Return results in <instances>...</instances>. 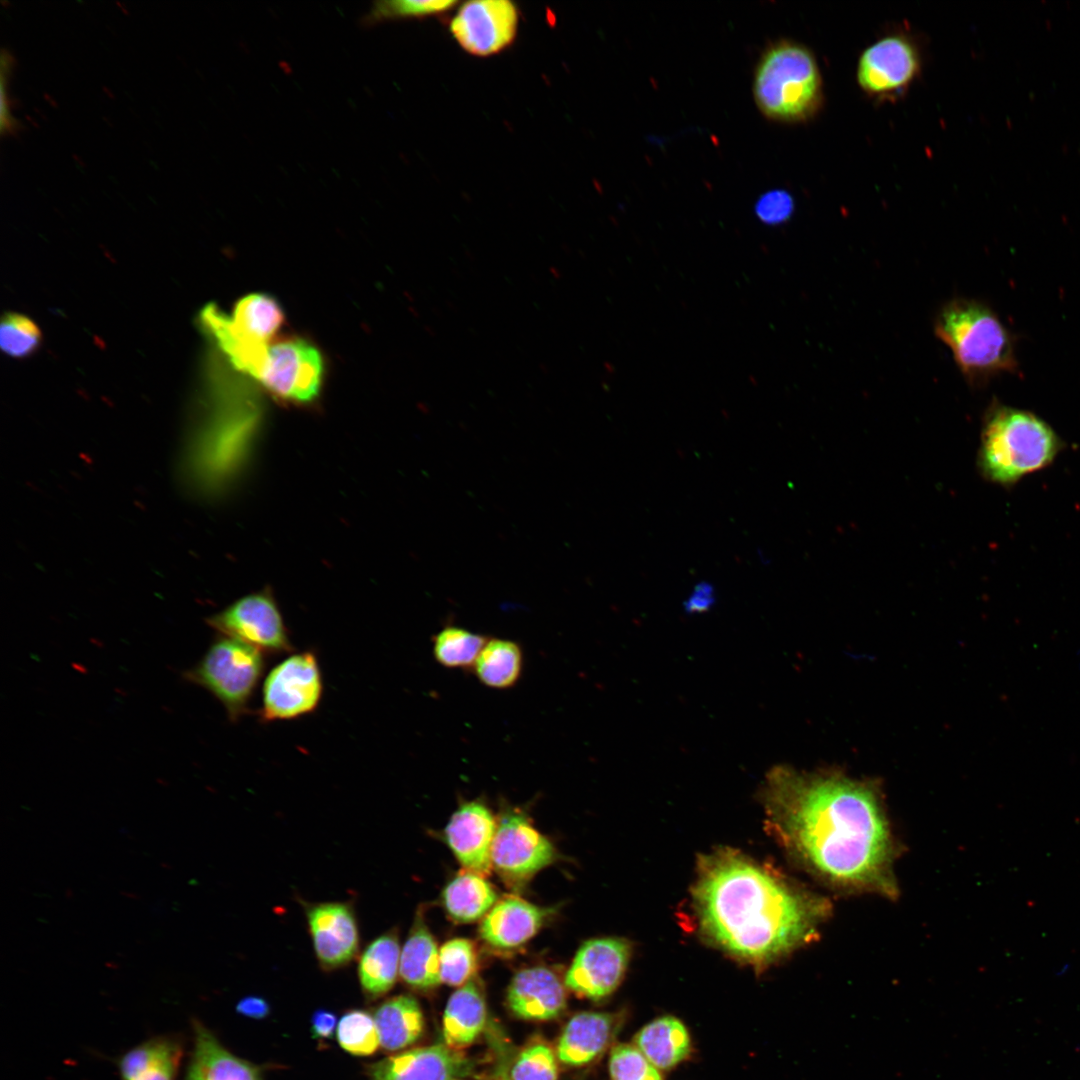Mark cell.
Wrapping results in <instances>:
<instances>
[{"instance_id":"obj_23","label":"cell","mask_w":1080,"mask_h":1080,"mask_svg":"<svg viewBox=\"0 0 1080 1080\" xmlns=\"http://www.w3.org/2000/svg\"><path fill=\"white\" fill-rule=\"evenodd\" d=\"M440 949L421 917H417L400 954L399 974L412 988L427 990L440 980Z\"/></svg>"},{"instance_id":"obj_24","label":"cell","mask_w":1080,"mask_h":1080,"mask_svg":"<svg viewBox=\"0 0 1080 1080\" xmlns=\"http://www.w3.org/2000/svg\"><path fill=\"white\" fill-rule=\"evenodd\" d=\"M635 1046L660 1070H668L687 1058L691 1049L689 1033L673 1016H663L644 1026L634 1039Z\"/></svg>"},{"instance_id":"obj_20","label":"cell","mask_w":1080,"mask_h":1080,"mask_svg":"<svg viewBox=\"0 0 1080 1080\" xmlns=\"http://www.w3.org/2000/svg\"><path fill=\"white\" fill-rule=\"evenodd\" d=\"M184 1056L180 1035L152 1037L126 1051L118 1060L121 1080H176Z\"/></svg>"},{"instance_id":"obj_34","label":"cell","mask_w":1080,"mask_h":1080,"mask_svg":"<svg viewBox=\"0 0 1080 1080\" xmlns=\"http://www.w3.org/2000/svg\"><path fill=\"white\" fill-rule=\"evenodd\" d=\"M613 1080H662L658 1069L634 1045L618 1044L610 1053Z\"/></svg>"},{"instance_id":"obj_28","label":"cell","mask_w":1080,"mask_h":1080,"mask_svg":"<svg viewBox=\"0 0 1080 1080\" xmlns=\"http://www.w3.org/2000/svg\"><path fill=\"white\" fill-rule=\"evenodd\" d=\"M497 900L492 885L481 874L472 871L456 876L443 892L448 914L461 923L473 922L485 916Z\"/></svg>"},{"instance_id":"obj_15","label":"cell","mask_w":1080,"mask_h":1080,"mask_svg":"<svg viewBox=\"0 0 1080 1080\" xmlns=\"http://www.w3.org/2000/svg\"><path fill=\"white\" fill-rule=\"evenodd\" d=\"M472 1062L442 1044L387 1057L369 1069L370 1080H457L472 1072Z\"/></svg>"},{"instance_id":"obj_3","label":"cell","mask_w":1080,"mask_h":1080,"mask_svg":"<svg viewBox=\"0 0 1080 1080\" xmlns=\"http://www.w3.org/2000/svg\"><path fill=\"white\" fill-rule=\"evenodd\" d=\"M1063 448L1041 417L995 402L985 415L978 464L987 480L1009 487L1050 466Z\"/></svg>"},{"instance_id":"obj_37","label":"cell","mask_w":1080,"mask_h":1080,"mask_svg":"<svg viewBox=\"0 0 1080 1080\" xmlns=\"http://www.w3.org/2000/svg\"><path fill=\"white\" fill-rule=\"evenodd\" d=\"M795 203L792 195L784 189H773L763 193L755 203V214L767 225H779L793 215Z\"/></svg>"},{"instance_id":"obj_12","label":"cell","mask_w":1080,"mask_h":1080,"mask_svg":"<svg viewBox=\"0 0 1080 1080\" xmlns=\"http://www.w3.org/2000/svg\"><path fill=\"white\" fill-rule=\"evenodd\" d=\"M518 9L508 0L464 3L450 22L458 44L475 56H490L508 47L517 34Z\"/></svg>"},{"instance_id":"obj_22","label":"cell","mask_w":1080,"mask_h":1080,"mask_svg":"<svg viewBox=\"0 0 1080 1080\" xmlns=\"http://www.w3.org/2000/svg\"><path fill=\"white\" fill-rule=\"evenodd\" d=\"M486 1004L479 986L471 979L449 998L443 1015L445 1043L455 1049L471 1044L486 1023Z\"/></svg>"},{"instance_id":"obj_1","label":"cell","mask_w":1080,"mask_h":1080,"mask_svg":"<svg viewBox=\"0 0 1080 1080\" xmlns=\"http://www.w3.org/2000/svg\"><path fill=\"white\" fill-rule=\"evenodd\" d=\"M764 802L776 838L816 878L846 892L897 895V847L877 784L779 766L766 777Z\"/></svg>"},{"instance_id":"obj_5","label":"cell","mask_w":1080,"mask_h":1080,"mask_svg":"<svg viewBox=\"0 0 1080 1080\" xmlns=\"http://www.w3.org/2000/svg\"><path fill=\"white\" fill-rule=\"evenodd\" d=\"M936 336L952 351L969 384L979 386L1017 368L1013 335L986 304L955 298L939 311Z\"/></svg>"},{"instance_id":"obj_4","label":"cell","mask_w":1080,"mask_h":1080,"mask_svg":"<svg viewBox=\"0 0 1080 1080\" xmlns=\"http://www.w3.org/2000/svg\"><path fill=\"white\" fill-rule=\"evenodd\" d=\"M753 98L768 120L798 124L823 106L821 72L813 52L794 40L771 43L761 54L753 77Z\"/></svg>"},{"instance_id":"obj_25","label":"cell","mask_w":1080,"mask_h":1080,"mask_svg":"<svg viewBox=\"0 0 1080 1080\" xmlns=\"http://www.w3.org/2000/svg\"><path fill=\"white\" fill-rule=\"evenodd\" d=\"M374 1020L380 1045L388 1051L410 1046L423 1032V1013L418 1001L410 995H398L382 1003Z\"/></svg>"},{"instance_id":"obj_33","label":"cell","mask_w":1080,"mask_h":1080,"mask_svg":"<svg viewBox=\"0 0 1080 1080\" xmlns=\"http://www.w3.org/2000/svg\"><path fill=\"white\" fill-rule=\"evenodd\" d=\"M440 980L450 986L467 983L477 967L474 944L464 938L447 941L440 948Z\"/></svg>"},{"instance_id":"obj_9","label":"cell","mask_w":1080,"mask_h":1080,"mask_svg":"<svg viewBox=\"0 0 1080 1080\" xmlns=\"http://www.w3.org/2000/svg\"><path fill=\"white\" fill-rule=\"evenodd\" d=\"M921 71L917 44L904 33H889L860 55L856 78L861 90L878 101L904 95Z\"/></svg>"},{"instance_id":"obj_21","label":"cell","mask_w":1080,"mask_h":1080,"mask_svg":"<svg viewBox=\"0 0 1080 1080\" xmlns=\"http://www.w3.org/2000/svg\"><path fill=\"white\" fill-rule=\"evenodd\" d=\"M612 1015L582 1012L574 1015L560 1037L557 1054L569 1065L579 1066L595 1059L608 1045L615 1031Z\"/></svg>"},{"instance_id":"obj_16","label":"cell","mask_w":1080,"mask_h":1080,"mask_svg":"<svg viewBox=\"0 0 1080 1080\" xmlns=\"http://www.w3.org/2000/svg\"><path fill=\"white\" fill-rule=\"evenodd\" d=\"M497 824L491 811L478 801L461 805L445 829L458 861L468 870L486 874L492 867L491 851Z\"/></svg>"},{"instance_id":"obj_39","label":"cell","mask_w":1080,"mask_h":1080,"mask_svg":"<svg viewBox=\"0 0 1080 1080\" xmlns=\"http://www.w3.org/2000/svg\"><path fill=\"white\" fill-rule=\"evenodd\" d=\"M236 1011L245 1017L264 1019L270 1013V1005L260 996H246L237 1003Z\"/></svg>"},{"instance_id":"obj_35","label":"cell","mask_w":1080,"mask_h":1080,"mask_svg":"<svg viewBox=\"0 0 1080 1080\" xmlns=\"http://www.w3.org/2000/svg\"><path fill=\"white\" fill-rule=\"evenodd\" d=\"M456 5L455 1H379L375 2L365 16L366 24H376L385 20L416 18L436 15Z\"/></svg>"},{"instance_id":"obj_8","label":"cell","mask_w":1080,"mask_h":1080,"mask_svg":"<svg viewBox=\"0 0 1080 1080\" xmlns=\"http://www.w3.org/2000/svg\"><path fill=\"white\" fill-rule=\"evenodd\" d=\"M319 350L302 338L269 343L256 382L280 400L306 404L315 400L323 378Z\"/></svg>"},{"instance_id":"obj_7","label":"cell","mask_w":1080,"mask_h":1080,"mask_svg":"<svg viewBox=\"0 0 1080 1080\" xmlns=\"http://www.w3.org/2000/svg\"><path fill=\"white\" fill-rule=\"evenodd\" d=\"M323 678L316 654L303 651L284 658L267 674L259 717L263 722L293 720L317 709Z\"/></svg>"},{"instance_id":"obj_26","label":"cell","mask_w":1080,"mask_h":1080,"mask_svg":"<svg viewBox=\"0 0 1080 1080\" xmlns=\"http://www.w3.org/2000/svg\"><path fill=\"white\" fill-rule=\"evenodd\" d=\"M400 954L398 935L394 930L378 936L365 947L358 964V976L365 994L379 997L394 986Z\"/></svg>"},{"instance_id":"obj_18","label":"cell","mask_w":1080,"mask_h":1080,"mask_svg":"<svg viewBox=\"0 0 1080 1080\" xmlns=\"http://www.w3.org/2000/svg\"><path fill=\"white\" fill-rule=\"evenodd\" d=\"M550 913L551 909L521 898L505 897L485 915L480 926L481 938L499 949L519 947L538 932Z\"/></svg>"},{"instance_id":"obj_29","label":"cell","mask_w":1080,"mask_h":1080,"mask_svg":"<svg viewBox=\"0 0 1080 1080\" xmlns=\"http://www.w3.org/2000/svg\"><path fill=\"white\" fill-rule=\"evenodd\" d=\"M523 665L520 646L507 639L487 640L482 648L473 670L484 685L495 689H506L519 680Z\"/></svg>"},{"instance_id":"obj_6","label":"cell","mask_w":1080,"mask_h":1080,"mask_svg":"<svg viewBox=\"0 0 1080 1080\" xmlns=\"http://www.w3.org/2000/svg\"><path fill=\"white\" fill-rule=\"evenodd\" d=\"M265 655L251 645L220 635L185 678L209 691L223 705L230 721L237 722L249 712L265 670Z\"/></svg>"},{"instance_id":"obj_11","label":"cell","mask_w":1080,"mask_h":1080,"mask_svg":"<svg viewBox=\"0 0 1080 1080\" xmlns=\"http://www.w3.org/2000/svg\"><path fill=\"white\" fill-rule=\"evenodd\" d=\"M556 858L552 843L520 813H506L497 824L491 861L507 881L521 884Z\"/></svg>"},{"instance_id":"obj_17","label":"cell","mask_w":1080,"mask_h":1080,"mask_svg":"<svg viewBox=\"0 0 1080 1080\" xmlns=\"http://www.w3.org/2000/svg\"><path fill=\"white\" fill-rule=\"evenodd\" d=\"M511 1011L526 1020H549L566 1007V993L557 975L546 967L519 971L507 992Z\"/></svg>"},{"instance_id":"obj_38","label":"cell","mask_w":1080,"mask_h":1080,"mask_svg":"<svg viewBox=\"0 0 1080 1080\" xmlns=\"http://www.w3.org/2000/svg\"><path fill=\"white\" fill-rule=\"evenodd\" d=\"M336 1015L324 1009L315 1011L311 1018V1031L315 1039H330L336 1029Z\"/></svg>"},{"instance_id":"obj_10","label":"cell","mask_w":1080,"mask_h":1080,"mask_svg":"<svg viewBox=\"0 0 1080 1080\" xmlns=\"http://www.w3.org/2000/svg\"><path fill=\"white\" fill-rule=\"evenodd\" d=\"M207 623L221 636L251 645L265 654L294 651L281 611L268 590L241 597L209 617Z\"/></svg>"},{"instance_id":"obj_27","label":"cell","mask_w":1080,"mask_h":1080,"mask_svg":"<svg viewBox=\"0 0 1080 1080\" xmlns=\"http://www.w3.org/2000/svg\"><path fill=\"white\" fill-rule=\"evenodd\" d=\"M229 319L232 328L243 338L270 343L284 323V313L273 297L253 293L235 304Z\"/></svg>"},{"instance_id":"obj_19","label":"cell","mask_w":1080,"mask_h":1080,"mask_svg":"<svg viewBox=\"0 0 1080 1080\" xmlns=\"http://www.w3.org/2000/svg\"><path fill=\"white\" fill-rule=\"evenodd\" d=\"M193 1048L183 1080H263L261 1070L226 1049L199 1020L193 1019Z\"/></svg>"},{"instance_id":"obj_2","label":"cell","mask_w":1080,"mask_h":1080,"mask_svg":"<svg viewBox=\"0 0 1080 1080\" xmlns=\"http://www.w3.org/2000/svg\"><path fill=\"white\" fill-rule=\"evenodd\" d=\"M693 901L702 934L755 968L808 943L830 911L824 898L731 848L700 858Z\"/></svg>"},{"instance_id":"obj_30","label":"cell","mask_w":1080,"mask_h":1080,"mask_svg":"<svg viewBox=\"0 0 1080 1080\" xmlns=\"http://www.w3.org/2000/svg\"><path fill=\"white\" fill-rule=\"evenodd\" d=\"M487 638L457 626H447L433 637V655L448 668L473 667Z\"/></svg>"},{"instance_id":"obj_31","label":"cell","mask_w":1080,"mask_h":1080,"mask_svg":"<svg viewBox=\"0 0 1080 1080\" xmlns=\"http://www.w3.org/2000/svg\"><path fill=\"white\" fill-rule=\"evenodd\" d=\"M42 341L39 326L28 316L7 312L0 324V347L8 356L23 359L35 353Z\"/></svg>"},{"instance_id":"obj_14","label":"cell","mask_w":1080,"mask_h":1080,"mask_svg":"<svg viewBox=\"0 0 1080 1080\" xmlns=\"http://www.w3.org/2000/svg\"><path fill=\"white\" fill-rule=\"evenodd\" d=\"M313 949L320 966H346L359 951L360 935L352 902H302Z\"/></svg>"},{"instance_id":"obj_32","label":"cell","mask_w":1080,"mask_h":1080,"mask_svg":"<svg viewBox=\"0 0 1080 1080\" xmlns=\"http://www.w3.org/2000/svg\"><path fill=\"white\" fill-rule=\"evenodd\" d=\"M340 1046L356 1056L374 1053L380 1045L374 1018L362 1010L345 1013L336 1030Z\"/></svg>"},{"instance_id":"obj_13","label":"cell","mask_w":1080,"mask_h":1080,"mask_svg":"<svg viewBox=\"0 0 1080 1080\" xmlns=\"http://www.w3.org/2000/svg\"><path fill=\"white\" fill-rule=\"evenodd\" d=\"M631 956V945L617 937L590 939L578 949L565 976V985L593 1000L610 995L621 983Z\"/></svg>"},{"instance_id":"obj_40","label":"cell","mask_w":1080,"mask_h":1080,"mask_svg":"<svg viewBox=\"0 0 1080 1080\" xmlns=\"http://www.w3.org/2000/svg\"><path fill=\"white\" fill-rule=\"evenodd\" d=\"M712 588L710 585L702 583L695 587V591L689 599L690 608H704L711 600Z\"/></svg>"},{"instance_id":"obj_36","label":"cell","mask_w":1080,"mask_h":1080,"mask_svg":"<svg viewBox=\"0 0 1080 1080\" xmlns=\"http://www.w3.org/2000/svg\"><path fill=\"white\" fill-rule=\"evenodd\" d=\"M557 1063L551 1049L535 1044L525 1049L511 1070L512 1080H557Z\"/></svg>"}]
</instances>
